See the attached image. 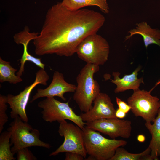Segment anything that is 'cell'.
Returning a JSON list of instances; mask_svg holds the SVG:
<instances>
[{
  "label": "cell",
  "instance_id": "1",
  "mask_svg": "<svg viewBox=\"0 0 160 160\" xmlns=\"http://www.w3.org/2000/svg\"><path fill=\"white\" fill-rule=\"evenodd\" d=\"M105 21L102 14L94 10H71L58 2L47 11L41 31L33 40L35 53L71 56L81 42L97 33Z\"/></svg>",
  "mask_w": 160,
  "mask_h": 160
},
{
  "label": "cell",
  "instance_id": "2",
  "mask_svg": "<svg viewBox=\"0 0 160 160\" xmlns=\"http://www.w3.org/2000/svg\"><path fill=\"white\" fill-rule=\"evenodd\" d=\"M99 68V65L87 63L76 77L77 85L73 99L80 109L84 113L92 108L94 100L100 92L99 83L94 78Z\"/></svg>",
  "mask_w": 160,
  "mask_h": 160
},
{
  "label": "cell",
  "instance_id": "3",
  "mask_svg": "<svg viewBox=\"0 0 160 160\" xmlns=\"http://www.w3.org/2000/svg\"><path fill=\"white\" fill-rule=\"evenodd\" d=\"M82 129L87 153L92 160H110L118 148L124 146L127 143L122 139L106 138L86 125Z\"/></svg>",
  "mask_w": 160,
  "mask_h": 160
},
{
  "label": "cell",
  "instance_id": "4",
  "mask_svg": "<svg viewBox=\"0 0 160 160\" xmlns=\"http://www.w3.org/2000/svg\"><path fill=\"white\" fill-rule=\"evenodd\" d=\"M7 130L11 134L10 141L13 145L11 148L14 154L19 150L32 146H39L49 149L51 145L40 140L39 131L33 129L28 122L23 121L19 116L14 119Z\"/></svg>",
  "mask_w": 160,
  "mask_h": 160
},
{
  "label": "cell",
  "instance_id": "5",
  "mask_svg": "<svg viewBox=\"0 0 160 160\" xmlns=\"http://www.w3.org/2000/svg\"><path fill=\"white\" fill-rule=\"evenodd\" d=\"M109 52V45L106 39L95 33L88 35L81 42L76 53L87 63L100 66L108 60Z\"/></svg>",
  "mask_w": 160,
  "mask_h": 160
},
{
  "label": "cell",
  "instance_id": "6",
  "mask_svg": "<svg viewBox=\"0 0 160 160\" xmlns=\"http://www.w3.org/2000/svg\"><path fill=\"white\" fill-rule=\"evenodd\" d=\"M38 107L42 109L41 113L43 119L47 122H61L68 120L83 129L86 122L82 120L80 116L76 114L70 106L69 102H62L54 97H46L40 101Z\"/></svg>",
  "mask_w": 160,
  "mask_h": 160
},
{
  "label": "cell",
  "instance_id": "7",
  "mask_svg": "<svg viewBox=\"0 0 160 160\" xmlns=\"http://www.w3.org/2000/svg\"><path fill=\"white\" fill-rule=\"evenodd\" d=\"M151 91L138 89L133 91L127 99L134 115L142 118L147 122H153L160 108L159 99L152 95Z\"/></svg>",
  "mask_w": 160,
  "mask_h": 160
},
{
  "label": "cell",
  "instance_id": "8",
  "mask_svg": "<svg viewBox=\"0 0 160 160\" xmlns=\"http://www.w3.org/2000/svg\"><path fill=\"white\" fill-rule=\"evenodd\" d=\"M58 132L61 136L64 137V141L55 151L50 154V156H55L61 153L71 152L86 157L87 153L82 129L64 120L60 123Z\"/></svg>",
  "mask_w": 160,
  "mask_h": 160
},
{
  "label": "cell",
  "instance_id": "9",
  "mask_svg": "<svg viewBox=\"0 0 160 160\" xmlns=\"http://www.w3.org/2000/svg\"><path fill=\"white\" fill-rule=\"evenodd\" d=\"M49 76L44 69L41 68L36 73V78L31 85L26 87L18 95H14L11 94L7 95V103L11 109L10 116L14 119L19 116L24 121L28 122V118L26 108L29 100L31 92L38 84L46 86Z\"/></svg>",
  "mask_w": 160,
  "mask_h": 160
},
{
  "label": "cell",
  "instance_id": "10",
  "mask_svg": "<svg viewBox=\"0 0 160 160\" xmlns=\"http://www.w3.org/2000/svg\"><path fill=\"white\" fill-rule=\"evenodd\" d=\"M131 124L130 121L118 118L101 119L86 122V126L88 128L113 139L119 137L129 138L131 135Z\"/></svg>",
  "mask_w": 160,
  "mask_h": 160
},
{
  "label": "cell",
  "instance_id": "11",
  "mask_svg": "<svg viewBox=\"0 0 160 160\" xmlns=\"http://www.w3.org/2000/svg\"><path fill=\"white\" fill-rule=\"evenodd\" d=\"M93 103V106L88 112L80 114L84 121L88 122L99 119L117 118L114 105L106 93L100 92Z\"/></svg>",
  "mask_w": 160,
  "mask_h": 160
},
{
  "label": "cell",
  "instance_id": "12",
  "mask_svg": "<svg viewBox=\"0 0 160 160\" xmlns=\"http://www.w3.org/2000/svg\"><path fill=\"white\" fill-rule=\"evenodd\" d=\"M76 86L70 84L64 79L63 74L58 71L54 73L52 79L49 85L46 88H38L31 102H32L38 98L46 97H59L64 101L66 100L64 95L66 92H74Z\"/></svg>",
  "mask_w": 160,
  "mask_h": 160
},
{
  "label": "cell",
  "instance_id": "13",
  "mask_svg": "<svg viewBox=\"0 0 160 160\" xmlns=\"http://www.w3.org/2000/svg\"><path fill=\"white\" fill-rule=\"evenodd\" d=\"M141 68V67L139 66L131 74L125 75L121 78L119 77L120 73L119 72H113L112 75L114 77L113 79L109 78V79L111 80L112 83L116 86L114 92L116 93L129 89L134 91L139 89L140 84H144L143 77L140 78L137 77L138 73Z\"/></svg>",
  "mask_w": 160,
  "mask_h": 160
},
{
  "label": "cell",
  "instance_id": "14",
  "mask_svg": "<svg viewBox=\"0 0 160 160\" xmlns=\"http://www.w3.org/2000/svg\"><path fill=\"white\" fill-rule=\"evenodd\" d=\"M136 25L135 28L128 31L129 34L126 36L125 40L128 39L134 35L139 34L143 37L146 48L152 44H156L160 47V30L151 28L147 22L145 21L137 23Z\"/></svg>",
  "mask_w": 160,
  "mask_h": 160
},
{
  "label": "cell",
  "instance_id": "15",
  "mask_svg": "<svg viewBox=\"0 0 160 160\" xmlns=\"http://www.w3.org/2000/svg\"><path fill=\"white\" fill-rule=\"evenodd\" d=\"M145 125L151 136L148 147L151 150L150 155L153 160L160 158V108L153 122H145Z\"/></svg>",
  "mask_w": 160,
  "mask_h": 160
},
{
  "label": "cell",
  "instance_id": "16",
  "mask_svg": "<svg viewBox=\"0 0 160 160\" xmlns=\"http://www.w3.org/2000/svg\"><path fill=\"white\" fill-rule=\"evenodd\" d=\"M62 4L68 9L78 10L88 6H96L103 13L109 12V7L106 0H63Z\"/></svg>",
  "mask_w": 160,
  "mask_h": 160
},
{
  "label": "cell",
  "instance_id": "17",
  "mask_svg": "<svg viewBox=\"0 0 160 160\" xmlns=\"http://www.w3.org/2000/svg\"><path fill=\"white\" fill-rule=\"evenodd\" d=\"M17 69L12 67L9 62L3 60L0 57V82H8L15 84L22 81L21 76L15 74Z\"/></svg>",
  "mask_w": 160,
  "mask_h": 160
},
{
  "label": "cell",
  "instance_id": "18",
  "mask_svg": "<svg viewBox=\"0 0 160 160\" xmlns=\"http://www.w3.org/2000/svg\"><path fill=\"white\" fill-rule=\"evenodd\" d=\"M122 147L116 149L115 154L110 160H153L150 155L151 150L148 147L138 153H129Z\"/></svg>",
  "mask_w": 160,
  "mask_h": 160
},
{
  "label": "cell",
  "instance_id": "19",
  "mask_svg": "<svg viewBox=\"0 0 160 160\" xmlns=\"http://www.w3.org/2000/svg\"><path fill=\"white\" fill-rule=\"evenodd\" d=\"M11 134L8 130L1 133L0 136V160H14L15 158L12 152L10 143Z\"/></svg>",
  "mask_w": 160,
  "mask_h": 160
},
{
  "label": "cell",
  "instance_id": "20",
  "mask_svg": "<svg viewBox=\"0 0 160 160\" xmlns=\"http://www.w3.org/2000/svg\"><path fill=\"white\" fill-rule=\"evenodd\" d=\"M29 43V42H26L22 44L23 46V52L21 58L19 60L20 64L19 69L16 73V75L20 76L22 75L24 71L25 63L27 61L31 62L37 66L44 69L45 65L42 62L41 59L34 57L28 52V46Z\"/></svg>",
  "mask_w": 160,
  "mask_h": 160
},
{
  "label": "cell",
  "instance_id": "21",
  "mask_svg": "<svg viewBox=\"0 0 160 160\" xmlns=\"http://www.w3.org/2000/svg\"><path fill=\"white\" fill-rule=\"evenodd\" d=\"M7 96L0 95V133L4 128L5 124L8 121V117L6 113L7 105Z\"/></svg>",
  "mask_w": 160,
  "mask_h": 160
},
{
  "label": "cell",
  "instance_id": "22",
  "mask_svg": "<svg viewBox=\"0 0 160 160\" xmlns=\"http://www.w3.org/2000/svg\"><path fill=\"white\" fill-rule=\"evenodd\" d=\"M17 160H36L37 158L28 148L19 150L17 151Z\"/></svg>",
  "mask_w": 160,
  "mask_h": 160
},
{
  "label": "cell",
  "instance_id": "23",
  "mask_svg": "<svg viewBox=\"0 0 160 160\" xmlns=\"http://www.w3.org/2000/svg\"><path fill=\"white\" fill-rule=\"evenodd\" d=\"M116 101L119 108L124 111L126 113L129 112L131 110V107L124 101L122 100L119 98L116 97Z\"/></svg>",
  "mask_w": 160,
  "mask_h": 160
},
{
  "label": "cell",
  "instance_id": "24",
  "mask_svg": "<svg viewBox=\"0 0 160 160\" xmlns=\"http://www.w3.org/2000/svg\"><path fill=\"white\" fill-rule=\"evenodd\" d=\"M84 158L81 155L74 152L66 153L65 160H83Z\"/></svg>",
  "mask_w": 160,
  "mask_h": 160
},
{
  "label": "cell",
  "instance_id": "25",
  "mask_svg": "<svg viewBox=\"0 0 160 160\" xmlns=\"http://www.w3.org/2000/svg\"><path fill=\"white\" fill-rule=\"evenodd\" d=\"M126 114V113L125 112L119 108L116 110L115 115L118 118H124L125 117Z\"/></svg>",
  "mask_w": 160,
  "mask_h": 160
},
{
  "label": "cell",
  "instance_id": "26",
  "mask_svg": "<svg viewBox=\"0 0 160 160\" xmlns=\"http://www.w3.org/2000/svg\"><path fill=\"white\" fill-rule=\"evenodd\" d=\"M138 140L140 142H143L145 140V137L143 135H139L137 137Z\"/></svg>",
  "mask_w": 160,
  "mask_h": 160
},
{
  "label": "cell",
  "instance_id": "27",
  "mask_svg": "<svg viewBox=\"0 0 160 160\" xmlns=\"http://www.w3.org/2000/svg\"><path fill=\"white\" fill-rule=\"evenodd\" d=\"M159 84H160V80H159L158 82L156 83V84H155V86L151 89V90L152 91L153 89L156 87L158 85H159Z\"/></svg>",
  "mask_w": 160,
  "mask_h": 160
},
{
  "label": "cell",
  "instance_id": "28",
  "mask_svg": "<svg viewBox=\"0 0 160 160\" xmlns=\"http://www.w3.org/2000/svg\"><path fill=\"white\" fill-rule=\"evenodd\" d=\"M159 104H160V101H159Z\"/></svg>",
  "mask_w": 160,
  "mask_h": 160
}]
</instances>
